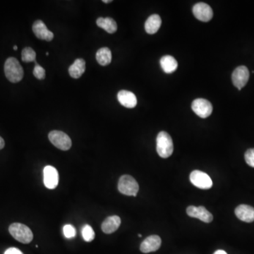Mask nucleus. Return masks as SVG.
I'll use <instances>...</instances> for the list:
<instances>
[{"label":"nucleus","instance_id":"f257e3e1","mask_svg":"<svg viewBox=\"0 0 254 254\" xmlns=\"http://www.w3.org/2000/svg\"><path fill=\"white\" fill-rule=\"evenodd\" d=\"M6 77L12 83H18L23 79V69L16 58H8L4 64Z\"/></svg>","mask_w":254,"mask_h":254},{"label":"nucleus","instance_id":"f03ea898","mask_svg":"<svg viewBox=\"0 0 254 254\" xmlns=\"http://www.w3.org/2000/svg\"><path fill=\"white\" fill-rule=\"evenodd\" d=\"M157 153L162 158H167L173 154L174 145L170 134L161 132L157 137Z\"/></svg>","mask_w":254,"mask_h":254},{"label":"nucleus","instance_id":"7ed1b4c3","mask_svg":"<svg viewBox=\"0 0 254 254\" xmlns=\"http://www.w3.org/2000/svg\"><path fill=\"white\" fill-rule=\"evenodd\" d=\"M9 233L22 244H29L34 239L32 231L26 225L21 223H13L9 226Z\"/></svg>","mask_w":254,"mask_h":254},{"label":"nucleus","instance_id":"20e7f679","mask_svg":"<svg viewBox=\"0 0 254 254\" xmlns=\"http://www.w3.org/2000/svg\"><path fill=\"white\" fill-rule=\"evenodd\" d=\"M118 190L126 195L137 196L139 190L138 182L130 175H123L118 183Z\"/></svg>","mask_w":254,"mask_h":254},{"label":"nucleus","instance_id":"39448f33","mask_svg":"<svg viewBox=\"0 0 254 254\" xmlns=\"http://www.w3.org/2000/svg\"><path fill=\"white\" fill-rule=\"evenodd\" d=\"M49 140L61 151H68L72 147V140L67 134L60 131H53L48 135Z\"/></svg>","mask_w":254,"mask_h":254},{"label":"nucleus","instance_id":"423d86ee","mask_svg":"<svg viewBox=\"0 0 254 254\" xmlns=\"http://www.w3.org/2000/svg\"><path fill=\"white\" fill-rule=\"evenodd\" d=\"M190 181L198 189H209L213 187V181L209 175L200 170H194L191 173Z\"/></svg>","mask_w":254,"mask_h":254},{"label":"nucleus","instance_id":"0eeeda50","mask_svg":"<svg viewBox=\"0 0 254 254\" xmlns=\"http://www.w3.org/2000/svg\"><path fill=\"white\" fill-rule=\"evenodd\" d=\"M249 71L245 66H240L234 69L232 75V80L235 87L237 88L239 91L244 88L249 81Z\"/></svg>","mask_w":254,"mask_h":254},{"label":"nucleus","instance_id":"6e6552de","mask_svg":"<svg viewBox=\"0 0 254 254\" xmlns=\"http://www.w3.org/2000/svg\"><path fill=\"white\" fill-rule=\"evenodd\" d=\"M192 108L194 113L201 118L208 117L212 114V104L206 99H195L192 102Z\"/></svg>","mask_w":254,"mask_h":254},{"label":"nucleus","instance_id":"1a4fd4ad","mask_svg":"<svg viewBox=\"0 0 254 254\" xmlns=\"http://www.w3.org/2000/svg\"><path fill=\"white\" fill-rule=\"evenodd\" d=\"M193 13L197 20L203 22L209 21L214 17V12L211 7L203 2L197 3L194 6Z\"/></svg>","mask_w":254,"mask_h":254},{"label":"nucleus","instance_id":"9d476101","mask_svg":"<svg viewBox=\"0 0 254 254\" xmlns=\"http://www.w3.org/2000/svg\"><path fill=\"white\" fill-rule=\"evenodd\" d=\"M44 184L49 189H54L59 183V174L58 170L53 166H46L43 170Z\"/></svg>","mask_w":254,"mask_h":254},{"label":"nucleus","instance_id":"9b49d317","mask_svg":"<svg viewBox=\"0 0 254 254\" xmlns=\"http://www.w3.org/2000/svg\"><path fill=\"white\" fill-rule=\"evenodd\" d=\"M187 213L188 215L190 217L198 218L206 223H209L214 220L213 215L203 206H199V207H195L193 206H189L187 209Z\"/></svg>","mask_w":254,"mask_h":254},{"label":"nucleus","instance_id":"f8f14e48","mask_svg":"<svg viewBox=\"0 0 254 254\" xmlns=\"http://www.w3.org/2000/svg\"><path fill=\"white\" fill-rule=\"evenodd\" d=\"M161 244H162V240L160 236L157 235H151L140 244V252L143 254L156 252L160 249Z\"/></svg>","mask_w":254,"mask_h":254},{"label":"nucleus","instance_id":"ddd939ff","mask_svg":"<svg viewBox=\"0 0 254 254\" xmlns=\"http://www.w3.org/2000/svg\"><path fill=\"white\" fill-rule=\"evenodd\" d=\"M33 31L36 37L40 40L51 41L54 39L53 32L47 29L46 25L42 20H37L32 27Z\"/></svg>","mask_w":254,"mask_h":254},{"label":"nucleus","instance_id":"4468645a","mask_svg":"<svg viewBox=\"0 0 254 254\" xmlns=\"http://www.w3.org/2000/svg\"><path fill=\"white\" fill-rule=\"evenodd\" d=\"M235 215L237 218L245 222L254 221V208L248 205H240L235 209Z\"/></svg>","mask_w":254,"mask_h":254},{"label":"nucleus","instance_id":"2eb2a0df","mask_svg":"<svg viewBox=\"0 0 254 254\" xmlns=\"http://www.w3.org/2000/svg\"><path fill=\"white\" fill-rule=\"evenodd\" d=\"M117 99L122 106L127 108H134L137 106V97L130 91H125V90L119 91L117 94Z\"/></svg>","mask_w":254,"mask_h":254},{"label":"nucleus","instance_id":"dca6fc26","mask_svg":"<svg viewBox=\"0 0 254 254\" xmlns=\"http://www.w3.org/2000/svg\"><path fill=\"white\" fill-rule=\"evenodd\" d=\"M121 225V219L119 216L113 215L107 217L102 224V230L105 234H112L118 230Z\"/></svg>","mask_w":254,"mask_h":254},{"label":"nucleus","instance_id":"f3484780","mask_svg":"<svg viewBox=\"0 0 254 254\" xmlns=\"http://www.w3.org/2000/svg\"><path fill=\"white\" fill-rule=\"evenodd\" d=\"M162 20L160 16L157 14H153L148 17L145 23V30L148 34H154L158 31L160 28Z\"/></svg>","mask_w":254,"mask_h":254},{"label":"nucleus","instance_id":"a211bd4d","mask_svg":"<svg viewBox=\"0 0 254 254\" xmlns=\"http://www.w3.org/2000/svg\"><path fill=\"white\" fill-rule=\"evenodd\" d=\"M86 71V61L83 59H77L69 68V73L73 78H79Z\"/></svg>","mask_w":254,"mask_h":254},{"label":"nucleus","instance_id":"6ab92c4d","mask_svg":"<svg viewBox=\"0 0 254 254\" xmlns=\"http://www.w3.org/2000/svg\"><path fill=\"white\" fill-rule=\"evenodd\" d=\"M160 66L165 73L171 74L177 69L178 63L173 57L165 55L161 58Z\"/></svg>","mask_w":254,"mask_h":254},{"label":"nucleus","instance_id":"aec40b11","mask_svg":"<svg viewBox=\"0 0 254 254\" xmlns=\"http://www.w3.org/2000/svg\"><path fill=\"white\" fill-rule=\"evenodd\" d=\"M98 26L102 28L107 31L108 34H114L117 30V24L115 20L113 19L107 17V18H100L96 20Z\"/></svg>","mask_w":254,"mask_h":254},{"label":"nucleus","instance_id":"412c9836","mask_svg":"<svg viewBox=\"0 0 254 254\" xmlns=\"http://www.w3.org/2000/svg\"><path fill=\"white\" fill-rule=\"evenodd\" d=\"M96 59L101 66H107L111 63L112 53L108 47H102L96 53Z\"/></svg>","mask_w":254,"mask_h":254},{"label":"nucleus","instance_id":"4be33fe9","mask_svg":"<svg viewBox=\"0 0 254 254\" xmlns=\"http://www.w3.org/2000/svg\"><path fill=\"white\" fill-rule=\"evenodd\" d=\"M21 59L22 61L26 63L36 61V52L31 47H26L22 50Z\"/></svg>","mask_w":254,"mask_h":254},{"label":"nucleus","instance_id":"5701e85b","mask_svg":"<svg viewBox=\"0 0 254 254\" xmlns=\"http://www.w3.org/2000/svg\"><path fill=\"white\" fill-rule=\"evenodd\" d=\"M82 236L83 239L87 242H91L95 239V233L92 227L89 225H86L82 230Z\"/></svg>","mask_w":254,"mask_h":254},{"label":"nucleus","instance_id":"b1692460","mask_svg":"<svg viewBox=\"0 0 254 254\" xmlns=\"http://www.w3.org/2000/svg\"><path fill=\"white\" fill-rule=\"evenodd\" d=\"M35 63H36V65H35L34 72H33L34 77L39 80L44 79L45 77V69H44L43 67H41L40 65H39V64L36 62V61H35Z\"/></svg>","mask_w":254,"mask_h":254},{"label":"nucleus","instance_id":"393cba45","mask_svg":"<svg viewBox=\"0 0 254 254\" xmlns=\"http://www.w3.org/2000/svg\"><path fill=\"white\" fill-rule=\"evenodd\" d=\"M63 233H64V236L68 239H72L76 236V230L74 226L71 225H64L63 228Z\"/></svg>","mask_w":254,"mask_h":254},{"label":"nucleus","instance_id":"a878e982","mask_svg":"<svg viewBox=\"0 0 254 254\" xmlns=\"http://www.w3.org/2000/svg\"><path fill=\"white\" fill-rule=\"evenodd\" d=\"M246 162L252 167H254V148L247 150L244 155Z\"/></svg>","mask_w":254,"mask_h":254},{"label":"nucleus","instance_id":"bb28decb","mask_svg":"<svg viewBox=\"0 0 254 254\" xmlns=\"http://www.w3.org/2000/svg\"><path fill=\"white\" fill-rule=\"evenodd\" d=\"M4 254H23L21 252L20 250V249H17V248H9L5 252H4Z\"/></svg>","mask_w":254,"mask_h":254},{"label":"nucleus","instance_id":"cd10ccee","mask_svg":"<svg viewBox=\"0 0 254 254\" xmlns=\"http://www.w3.org/2000/svg\"><path fill=\"white\" fill-rule=\"evenodd\" d=\"M5 146V143H4V140L0 137V150L2 149Z\"/></svg>","mask_w":254,"mask_h":254},{"label":"nucleus","instance_id":"c85d7f7f","mask_svg":"<svg viewBox=\"0 0 254 254\" xmlns=\"http://www.w3.org/2000/svg\"><path fill=\"white\" fill-rule=\"evenodd\" d=\"M214 254H228L225 251L223 250H217Z\"/></svg>","mask_w":254,"mask_h":254},{"label":"nucleus","instance_id":"c756f323","mask_svg":"<svg viewBox=\"0 0 254 254\" xmlns=\"http://www.w3.org/2000/svg\"><path fill=\"white\" fill-rule=\"evenodd\" d=\"M112 0H103V1H102V2H104V3H106V4H107V3H110V2H112Z\"/></svg>","mask_w":254,"mask_h":254},{"label":"nucleus","instance_id":"7c9ffc66","mask_svg":"<svg viewBox=\"0 0 254 254\" xmlns=\"http://www.w3.org/2000/svg\"><path fill=\"white\" fill-rule=\"evenodd\" d=\"M17 49H18V47H17V45H14V50H17Z\"/></svg>","mask_w":254,"mask_h":254},{"label":"nucleus","instance_id":"2f4dec72","mask_svg":"<svg viewBox=\"0 0 254 254\" xmlns=\"http://www.w3.org/2000/svg\"><path fill=\"white\" fill-rule=\"evenodd\" d=\"M142 235L140 234H138V237H141Z\"/></svg>","mask_w":254,"mask_h":254},{"label":"nucleus","instance_id":"473e14b6","mask_svg":"<svg viewBox=\"0 0 254 254\" xmlns=\"http://www.w3.org/2000/svg\"><path fill=\"white\" fill-rule=\"evenodd\" d=\"M46 55H47V56H48V55H49L48 52H47V53H46Z\"/></svg>","mask_w":254,"mask_h":254}]
</instances>
